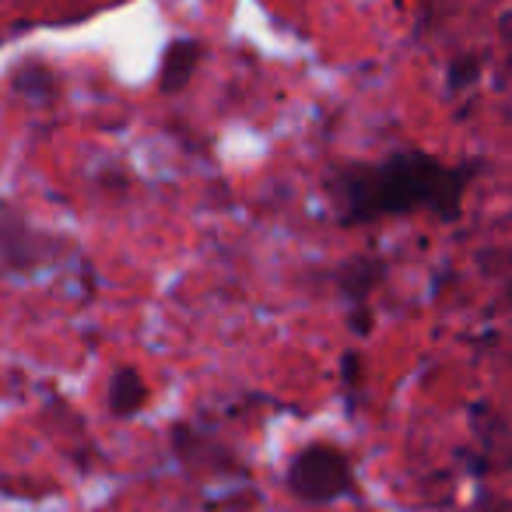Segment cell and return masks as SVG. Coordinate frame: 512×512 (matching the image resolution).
<instances>
[{"label": "cell", "mask_w": 512, "mask_h": 512, "mask_svg": "<svg viewBox=\"0 0 512 512\" xmlns=\"http://www.w3.org/2000/svg\"><path fill=\"white\" fill-rule=\"evenodd\" d=\"M463 190H467V172L449 169L421 151H404L379 165L344 172L337 183V207L348 225L407 211L456 214Z\"/></svg>", "instance_id": "6da1fadb"}, {"label": "cell", "mask_w": 512, "mask_h": 512, "mask_svg": "<svg viewBox=\"0 0 512 512\" xmlns=\"http://www.w3.org/2000/svg\"><path fill=\"white\" fill-rule=\"evenodd\" d=\"M285 481L306 502H334V498L351 491L355 467H351L344 449L327 446V442H313V446L295 453V460L288 463Z\"/></svg>", "instance_id": "7a4b0ae2"}, {"label": "cell", "mask_w": 512, "mask_h": 512, "mask_svg": "<svg viewBox=\"0 0 512 512\" xmlns=\"http://www.w3.org/2000/svg\"><path fill=\"white\" fill-rule=\"evenodd\" d=\"M148 404V383L137 369L123 365L113 372V383H109V411L116 418H134L137 411H144Z\"/></svg>", "instance_id": "3957f363"}, {"label": "cell", "mask_w": 512, "mask_h": 512, "mask_svg": "<svg viewBox=\"0 0 512 512\" xmlns=\"http://www.w3.org/2000/svg\"><path fill=\"white\" fill-rule=\"evenodd\" d=\"M197 64H200V43H193V39H176L162 57V74H158L162 92H179V88H186V81L193 78Z\"/></svg>", "instance_id": "277c9868"}]
</instances>
